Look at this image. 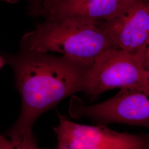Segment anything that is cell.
Wrapping results in <instances>:
<instances>
[{
	"label": "cell",
	"mask_w": 149,
	"mask_h": 149,
	"mask_svg": "<svg viewBox=\"0 0 149 149\" xmlns=\"http://www.w3.org/2000/svg\"><path fill=\"white\" fill-rule=\"evenodd\" d=\"M3 56L13 70L22 102L19 116L6 135L14 140H36L33 127L36 120L64 98L82 92L90 66L69 56L23 49Z\"/></svg>",
	"instance_id": "6da1fadb"
},
{
	"label": "cell",
	"mask_w": 149,
	"mask_h": 149,
	"mask_svg": "<svg viewBox=\"0 0 149 149\" xmlns=\"http://www.w3.org/2000/svg\"><path fill=\"white\" fill-rule=\"evenodd\" d=\"M21 49L56 52L91 66L108 49L117 48L99 22L77 18L46 19L22 38Z\"/></svg>",
	"instance_id": "7a4b0ae2"
},
{
	"label": "cell",
	"mask_w": 149,
	"mask_h": 149,
	"mask_svg": "<svg viewBox=\"0 0 149 149\" xmlns=\"http://www.w3.org/2000/svg\"><path fill=\"white\" fill-rule=\"evenodd\" d=\"M69 111L71 117L88 118L97 125L118 123L149 129V92L137 87L124 88L111 98L91 106L72 96Z\"/></svg>",
	"instance_id": "3957f363"
},
{
	"label": "cell",
	"mask_w": 149,
	"mask_h": 149,
	"mask_svg": "<svg viewBox=\"0 0 149 149\" xmlns=\"http://www.w3.org/2000/svg\"><path fill=\"white\" fill-rule=\"evenodd\" d=\"M146 74L135 55L116 48L108 49L87 71L82 92L93 101L107 91L140 87Z\"/></svg>",
	"instance_id": "277c9868"
},
{
	"label": "cell",
	"mask_w": 149,
	"mask_h": 149,
	"mask_svg": "<svg viewBox=\"0 0 149 149\" xmlns=\"http://www.w3.org/2000/svg\"><path fill=\"white\" fill-rule=\"evenodd\" d=\"M54 128L56 149H149V134L120 133L106 125H88L73 122L58 114Z\"/></svg>",
	"instance_id": "5b68a950"
},
{
	"label": "cell",
	"mask_w": 149,
	"mask_h": 149,
	"mask_svg": "<svg viewBox=\"0 0 149 149\" xmlns=\"http://www.w3.org/2000/svg\"><path fill=\"white\" fill-rule=\"evenodd\" d=\"M99 25L116 47L135 55L149 38V7L144 0L125 1L111 19Z\"/></svg>",
	"instance_id": "8992f818"
},
{
	"label": "cell",
	"mask_w": 149,
	"mask_h": 149,
	"mask_svg": "<svg viewBox=\"0 0 149 149\" xmlns=\"http://www.w3.org/2000/svg\"><path fill=\"white\" fill-rule=\"evenodd\" d=\"M125 1L121 0H60L41 5L46 19L77 18L105 21L114 17Z\"/></svg>",
	"instance_id": "52a82bcc"
},
{
	"label": "cell",
	"mask_w": 149,
	"mask_h": 149,
	"mask_svg": "<svg viewBox=\"0 0 149 149\" xmlns=\"http://www.w3.org/2000/svg\"><path fill=\"white\" fill-rule=\"evenodd\" d=\"M0 149H42L39 148L37 140L17 141L7 139L0 134Z\"/></svg>",
	"instance_id": "ba28073f"
},
{
	"label": "cell",
	"mask_w": 149,
	"mask_h": 149,
	"mask_svg": "<svg viewBox=\"0 0 149 149\" xmlns=\"http://www.w3.org/2000/svg\"><path fill=\"white\" fill-rule=\"evenodd\" d=\"M146 71L149 70V38L135 55Z\"/></svg>",
	"instance_id": "9c48e42d"
},
{
	"label": "cell",
	"mask_w": 149,
	"mask_h": 149,
	"mask_svg": "<svg viewBox=\"0 0 149 149\" xmlns=\"http://www.w3.org/2000/svg\"><path fill=\"white\" fill-rule=\"evenodd\" d=\"M141 90L149 92V70L146 71V74L144 84L139 87H137Z\"/></svg>",
	"instance_id": "30bf717a"
},
{
	"label": "cell",
	"mask_w": 149,
	"mask_h": 149,
	"mask_svg": "<svg viewBox=\"0 0 149 149\" xmlns=\"http://www.w3.org/2000/svg\"><path fill=\"white\" fill-rule=\"evenodd\" d=\"M6 2H9V3H16L18 0H2ZM60 0H39V2H41V4H44V3H54L58 2Z\"/></svg>",
	"instance_id": "8fae6325"
},
{
	"label": "cell",
	"mask_w": 149,
	"mask_h": 149,
	"mask_svg": "<svg viewBox=\"0 0 149 149\" xmlns=\"http://www.w3.org/2000/svg\"><path fill=\"white\" fill-rule=\"evenodd\" d=\"M6 64L5 59L4 58V57L2 56H1L0 55V70L2 68V67Z\"/></svg>",
	"instance_id": "7c38bea8"
},
{
	"label": "cell",
	"mask_w": 149,
	"mask_h": 149,
	"mask_svg": "<svg viewBox=\"0 0 149 149\" xmlns=\"http://www.w3.org/2000/svg\"><path fill=\"white\" fill-rule=\"evenodd\" d=\"M144 2L147 3H149V0H144Z\"/></svg>",
	"instance_id": "4fadbf2b"
},
{
	"label": "cell",
	"mask_w": 149,
	"mask_h": 149,
	"mask_svg": "<svg viewBox=\"0 0 149 149\" xmlns=\"http://www.w3.org/2000/svg\"><path fill=\"white\" fill-rule=\"evenodd\" d=\"M122 1H129V0H121Z\"/></svg>",
	"instance_id": "5bb4252c"
},
{
	"label": "cell",
	"mask_w": 149,
	"mask_h": 149,
	"mask_svg": "<svg viewBox=\"0 0 149 149\" xmlns=\"http://www.w3.org/2000/svg\"><path fill=\"white\" fill-rule=\"evenodd\" d=\"M147 5H148V6H149V3H147Z\"/></svg>",
	"instance_id": "9a60e30c"
}]
</instances>
